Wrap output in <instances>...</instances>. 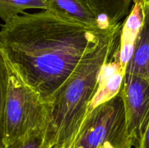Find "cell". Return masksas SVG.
<instances>
[{"mask_svg": "<svg viewBox=\"0 0 149 148\" xmlns=\"http://www.w3.org/2000/svg\"><path fill=\"white\" fill-rule=\"evenodd\" d=\"M104 29L92 28L54 10L25 12L1 25L0 50L23 80L51 106L84 55L99 41Z\"/></svg>", "mask_w": 149, "mask_h": 148, "instance_id": "cell-1", "label": "cell"}, {"mask_svg": "<svg viewBox=\"0 0 149 148\" xmlns=\"http://www.w3.org/2000/svg\"><path fill=\"white\" fill-rule=\"evenodd\" d=\"M7 84L8 66L4 54L0 50V148H6L4 143V123Z\"/></svg>", "mask_w": 149, "mask_h": 148, "instance_id": "cell-12", "label": "cell"}, {"mask_svg": "<svg viewBox=\"0 0 149 148\" xmlns=\"http://www.w3.org/2000/svg\"><path fill=\"white\" fill-rule=\"evenodd\" d=\"M122 24L103 30L97 44L84 55L57 93L51 105L45 142L71 148L99 87L100 75L120 42Z\"/></svg>", "mask_w": 149, "mask_h": 148, "instance_id": "cell-2", "label": "cell"}, {"mask_svg": "<svg viewBox=\"0 0 149 148\" xmlns=\"http://www.w3.org/2000/svg\"><path fill=\"white\" fill-rule=\"evenodd\" d=\"M7 62L8 84L4 123L6 147L29 132L46 129L51 112V106L23 80L7 60Z\"/></svg>", "mask_w": 149, "mask_h": 148, "instance_id": "cell-3", "label": "cell"}, {"mask_svg": "<svg viewBox=\"0 0 149 148\" xmlns=\"http://www.w3.org/2000/svg\"><path fill=\"white\" fill-rule=\"evenodd\" d=\"M90 5L109 25L116 26L129 15L134 0H87Z\"/></svg>", "mask_w": 149, "mask_h": 148, "instance_id": "cell-10", "label": "cell"}, {"mask_svg": "<svg viewBox=\"0 0 149 148\" xmlns=\"http://www.w3.org/2000/svg\"><path fill=\"white\" fill-rule=\"evenodd\" d=\"M137 148H149V123Z\"/></svg>", "mask_w": 149, "mask_h": 148, "instance_id": "cell-14", "label": "cell"}, {"mask_svg": "<svg viewBox=\"0 0 149 148\" xmlns=\"http://www.w3.org/2000/svg\"><path fill=\"white\" fill-rule=\"evenodd\" d=\"M29 9L49 10L45 0H0V18L5 23Z\"/></svg>", "mask_w": 149, "mask_h": 148, "instance_id": "cell-11", "label": "cell"}, {"mask_svg": "<svg viewBox=\"0 0 149 148\" xmlns=\"http://www.w3.org/2000/svg\"><path fill=\"white\" fill-rule=\"evenodd\" d=\"M120 42L101 70L99 87L88 107V113L97 106L111 100L121 91L125 71L120 64Z\"/></svg>", "mask_w": 149, "mask_h": 148, "instance_id": "cell-6", "label": "cell"}, {"mask_svg": "<svg viewBox=\"0 0 149 148\" xmlns=\"http://www.w3.org/2000/svg\"><path fill=\"white\" fill-rule=\"evenodd\" d=\"M143 7L141 0H134L127 17L122 23L120 36V64L125 70L132 58L135 42L143 23Z\"/></svg>", "mask_w": 149, "mask_h": 148, "instance_id": "cell-7", "label": "cell"}, {"mask_svg": "<svg viewBox=\"0 0 149 148\" xmlns=\"http://www.w3.org/2000/svg\"><path fill=\"white\" fill-rule=\"evenodd\" d=\"M122 93L86 115L71 148H132Z\"/></svg>", "mask_w": 149, "mask_h": 148, "instance_id": "cell-4", "label": "cell"}, {"mask_svg": "<svg viewBox=\"0 0 149 148\" xmlns=\"http://www.w3.org/2000/svg\"><path fill=\"white\" fill-rule=\"evenodd\" d=\"M121 93L128 134L137 148L149 123V83L136 75L125 73Z\"/></svg>", "mask_w": 149, "mask_h": 148, "instance_id": "cell-5", "label": "cell"}, {"mask_svg": "<svg viewBox=\"0 0 149 148\" xmlns=\"http://www.w3.org/2000/svg\"><path fill=\"white\" fill-rule=\"evenodd\" d=\"M46 129L32 131L19 138L6 148H58L45 142Z\"/></svg>", "mask_w": 149, "mask_h": 148, "instance_id": "cell-13", "label": "cell"}, {"mask_svg": "<svg viewBox=\"0 0 149 148\" xmlns=\"http://www.w3.org/2000/svg\"><path fill=\"white\" fill-rule=\"evenodd\" d=\"M143 8L149 9V0H141Z\"/></svg>", "mask_w": 149, "mask_h": 148, "instance_id": "cell-15", "label": "cell"}, {"mask_svg": "<svg viewBox=\"0 0 149 148\" xmlns=\"http://www.w3.org/2000/svg\"><path fill=\"white\" fill-rule=\"evenodd\" d=\"M49 10L59 12L94 28L113 27L105 22L87 0H45Z\"/></svg>", "mask_w": 149, "mask_h": 148, "instance_id": "cell-8", "label": "cell"}, {"mask_svg": "<svg viewBox=\"0 0 149 148\" xmlns=\"http://www.w3.org/2000/svg\"><path fill=\"white\" fill-rule=\"evenodd\" d=\"M143 23L125 73L136 75L149 83V9L143 8Z\"/></svg>", "mask_w": 149, "mask_h": 148, "instance_id": "cell-9", "label": "cell"}]
</instances>
